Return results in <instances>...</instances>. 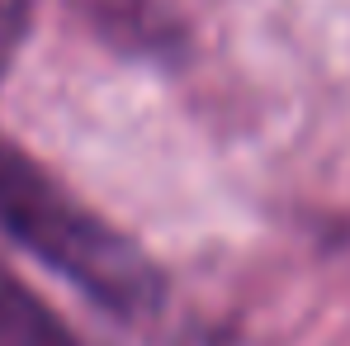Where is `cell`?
Here are the masks:
<instances>
[{
  "label": "cell",
  "instance_id": "obj_1",
  "mask_svg": "<svg viewBox=\"0 0 350 346\" xmlns=\"http://www.w3.org/2000/svg\"><path fill=\"white\" fill-rule=\"evenodd\" d=\"M0 232L90 294L118 318H147L166 304V275L157 256L71 195L43 162L0 133Z\"/></svg>",
  "mask_w": 350,
  "mask_h": 346
},
{
  "label": "cell",
  "instance_id": "obj_2",
  "mask_svg": "<svg viewBox=\"0 0 350 346\" xmlns=\"http://www.w3.org/2000/svg\"><path fill=\"white\" fill-rule=\"evenodd\" d=\"M0 346H81L76 332L5 256H0Z\"/></svg>",
  "mask_w": 350,
  "mask_h": 346
},
{
  "label": "cell",
  "instance_id": "obj_3",
  "mask_svg": "<svg viewBox=\"0 0 350 346\" xmlns=\"http://www.w3.org/2000/svg\"><path fill=\"white\" fill-rule=\"evenodd\" d=\"M29 34V0H0V71L14 62Z\"/></svg>",
  "mask_w": 350,
  "mask_h": 346
}]
</instances>
